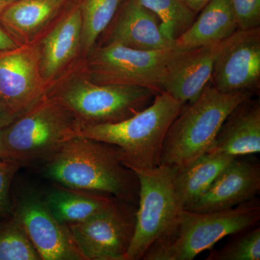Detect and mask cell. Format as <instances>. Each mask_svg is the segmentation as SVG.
Segmentation results:
<instances>
[{
  "instance_id": "cell-21",
  "label": "cell",
  "mask_w": 260,
  "mask_h": 260,
  "mask_svg": "<svg viewBox=\"0 0 260 260\" xmlns=\"http://www.w3.org/2000/svg\"><path fill=\"white\" fill-rule=\"evenodd\" d=\"M234 157L209 152L187 165L177 168L176 184L184 209L194 204Z\"/></svg>"
},
{
  "instance_id": "cell-27",
  "label": "cell",
  "mask_w": 260,
  "mask_h": 260,
  "mask_svg": "<svg viewBox=\"0 0 260 260\" xmlns=\"http://www.w3.org/2000/svg\"><path fill=\"white\" fill-rule=\"evenodd\" d=\"M239 30L260 27V0H230Z\"/></svg>"
},
{
  "instance_id": "cell-25",
  "label": "cell",
  "mask_w": 260,
  "mask_h": 260,
  "mask_svg": "<svg viewBox=\"0 0 260 260\" xmlns=\"http://www.w3.org/2000/svg\"><path fill=\"white\" fill-rule=\"evenodd\" d=\"M227 244L218 251H210L206 260H259L260 228H249L233 234Z\"/></svg>"
},
{
  "instance_id": "cell-31",
  "label": "cell",
  "mask_w": 260,
  "mask_h": 260,
  "mask_svg": "<svg viewBox=\"0 0 260 260\" xmlns=\"http://www.w3.org/2000/svg\"><path fill=\"white\" fill-rule=\"evenodd\" d=\"M18 1L19 0H0V15L4 13L5 10Z\"/></svg>"
},
{
  "instance_id": "cell-16",
  "label": "cell",
  "mask_w": 260,
  "mask_h": 260,
  "mask_svg": "<svg viewBox=\"0 0 260 260\" xmlns=\"http://www.w3.org/2000/svg\"><path fill=\"white\" fill-rule=\"evenodd\" d=\"M233 36L220 42L183 51L169 65L162 92L184 104L195 100L209 83L215 61Z\"/></svg>"
},
{
  "instance_id": "cell-10",
  "label": "cell",
  "mask_w": 260,
  "mask_h": 260,
  "mask_svg": "<svg viewBox=\"0 0 260 260\" xmlns=\"http://www.w3.org/2000/svg\"><path fill=\"white\" fill-rule=\"evenodd\" d=\"M14 217L43 260H85L66 225L51 213L44 194L26 189L12 194Z\"/></svg>"
},
{
  "instance_id": "cell-2",
  "label": "cell",
  "mask_w": 260,
  "mask_h": 260,
  "mask_svg": "<svg viewBox=\"0 0 260 260\" xmlns=\"http://www.w3.org/2000/svg\"><path fill=\"white\" fill-rule=\"evenodd\" d=\"M78 63L51 84L47 95L73 113L82 129L128 119L148 107L159 93L143 87L94 83Z\"/></svg>"
},
{
  "instance_id": "cell-23",
  "label": "cell",
  "mask_w": 260,
  "mask_h": 260,
  "mask_svg": "<svg viewBox=\"0 0 260 260\" xmlns=\"http://www.w3.org/2000/svg\"><path fill=\"white\" fill-rule=\"evenodd\" d=\"M138 1L158 17L162 34L173 42H175L191 26L198 14L182 0Z\"/></svg>"
},
{
  "instance_id": "cell-28",
  "label": "cell",
  "mask_w": 260,
  "mask_h": 260,
  "mask_svg": "<svg viewBox=\"0 0 260 260\" xmlns=\"http://www.w3.org/2000/svg\"><path fill=\"white\" fill-rule=\"evenodd\" d=\"M20 46L16 40L7 31L3 26H0V51L15 49Z\"/></svg>"
},
{
  "instance_id": "cell-12",
  "label": "cell",
  "mask_w": 260,
  "mask_h": 260,
  "mask_svg": "<svg viewBox=\"0 0 260 260\" xmlns=\"http://www.w3.org/2000/svg\"><path fill=\"white\" fill-rule=\"evenodd\" d=\"M210 83L223 93H259L260 27L234 34L215 61Z\"/></svg>"
},
{
  "instance_id": "cell-32",
  "label": "cell",
  "mask_w": 260,
  "mask_h": 260,
  "mask_svg": "<svg viewBox=\"0 0 260 260\" xmlns=\"http://www.w3.org/2000/svg\"><path fill=\"white\" fill-rule=\"evenodd\" d=\"M0 160H1V159H0Z\"/></svg>"
},
{
  "instance_id": "cell-4",
  "label": "cell",
  "mask_w": 260,
  "mask_h": 260,
  "mask_svg": "<svg viewBox=\"0 0 260 260\" xmlns=\"http://www.w3.org/2000/svg\"><path fill=\"white\" fill-rule=\"evenodd\" d=\"M251 92L223 93L210 82L192 102L182 108L169 129L162 145L160 164L179 168L208 153L224 121Z\"/></svg>"
},
{
  "instance_id": "cell-15",
  "label": "cell",
  "mask_w": 260,
  "mask_h": 260,
  "mask_svg": "<svg viewBox=\"0 0 260 260\" xmlns=\"http://www.w3.org/2000/svg\"><path fill=\"white\" fill-rule=\"evenodd\" d=\"M260 190V164L255 158L237 157L219 174L208 190L186 210L230 209L255 198Z\"/></svg>"
},
{
  "instance_id": "cell-26",
  "label": "cell",
  "mask_w": 260,
  "mask_h": 260,
  "mask_svg": "<svg viewBox=\"0 0 260 260\" xmlns=\"http://www.w3.org/2000/svg\"><path fill=\"white\" fill-rule=\"evenodd\" d=\"M20 168L13 162L0 160V220L12 216V185Z\"/></svg>"
},
{
  "instance_id": "cell-9",
  "label": "cell",
  "mask_w": 260,
  "mask_h": 260,
  "mask_svg": "<svg viewBox=\"0 0 260 260\" xmlns=\"http://www.w3.org/2000/svg\"><path fill=\"white\" fill-rule=\"evenodd\" d=\"M136 212V205L116 199L93 216L67 227L85 260H125Z\"/></svg>"
},
{
  "instance_id": "cell-6",
  "label": "cell",
  "mask_w": 260,
  "mask_h": 260,
  "mask_svg": "<svg viewBox=\"0 0 260 260\" xmlns=\"http://www.w3.org/2000/svg\"><path fill=\"white\" fill-rule=\"evenodd\" d=\"M260 220V201L253 198L246 203L219 211L182 210L174 235L153 243L143 260H191L228 236L256 226Z\"/></svg>"
},
{
  "instance_id": "cell-17",
  "label": "cell",
  "mask_w": 260,
  "mask_h": 260,
  "mask_svg": "<svg viewBox=\"0 0 260 260\" xmlns=\"http://www.w3.org/2000/svg\"><path fill=\"white\" fill-rule=\"evenodd\" d=\"M80 0H19L0 15V24L20 45L36 44Z\"/></svg>"
},
{
  "instance_id": "cell-3",
  "label": "cell",
  "mask_w": 260,
  "mask_h": 260,
  "mask_svg": "<svg viewBox=\"0 0 260 260\" xmlns=\"http://www.w3.org/2000/svg\"><path fill=\"white\" fill-rule=\"evenodd\" d=\"M81 130L73 113L46 95L0 129V159L20 167L44 162Z\"/></svg>"
},
{
  "instance_id": "cell-18",
  "label": "cell",
  "mask_w": 260,
  "mask_h": 260,
  "mask_svg": "<svg viewBox=\"0 0 260 260\" xmlns=\"http://www.w3.org/2000/svg\"><path fill=\"white\" fill-rule=\"evenodd\" d=\"M209 152L225 154L234 158L259 153V99L251 98L232 111L222 124Z\"/></svg>"
},
{
  "instance_id": "cell-5",
  "label": "cell",
  "mask_w": 260,
  "mask_h": 260,
  "mask_svg": "<svg viewBox=\"0 0 260 260\" xmlns=\"http://www.w3.org/2000/svg\"><path fill=\"white\" fill-rule=\"evenodd\" d=\"M185 104L162 92L134 116L114 124L87 126L80 135L118 147L128 168L157 167L168 129Z\"/></svg>"
},
{
  "instance_id": "cell-7",
  "label": "cell",
  "mask_w": 260,
  "mask_h": 260,
  "mask_svg": "<svg viewBox=\"0 0 260 260\" xmlns=\"http://www.w3.org/2000/svg\"><path fill=\"white\" fill-rule=\"evenodd\" d=\"M129 169L138 176L140 190L134 237L125 260H139L153 243L174 235L184 208L176 184L177 167L160 164Z\"/></svg>"
},
{
  "instance_id": "cell-22",
  "label": "cell",
  "mask_w": 260,
  "mask_h": 260,
  "mask_svg": "<svg viewBox=\"0 0 260 260\" xmlns=\"http://www.w3.org/2000/svg\"><path fill=\"white\" fill-rule=\"evenodd\" d=\"M126 0H80L81 56L86 57L96 45L121 5Z\"/></svg>"
},
{
  "instance_id": "cell-20",
  "label": "cell",
  "mask_w": 260,
  "mask_h": 260,
  "mask_svg": "<svg viewBox=\"0 0 260 260\" xmlns=\"http://www.w3.org/2000/svg\"><path fill=\"white\" fill-rule=\"evenodd\" d=\"M44 198L56 220L66 226L93 216L116 200L110 195L63 186L48 191L44 194Z\"/></svg>"
},
{
  "instance_id": "cell-19",
  "label": "cell",
  "mask_w": 260,
  "mask_h": 260,
  "mask_svg": "<svg viewBox=\"0 0 260 260\" xmlns=\"http://www.w3.org/2000/svg\"><path fill=\"white\" fill-rule=\"evenodd\" d=\"M238 30L230 0H210L175 42L181 49H194L225 40Z\"/></svg>"
},
{
  "instance_id": "cell-13",
  "label": "cell",
  "mask_w": 260,
  "mask_h": 260,
  "mask_svg": "<svg viewBox=\"0 0 260 260\" xmlns=\"http://www.w3.org/2000/svg\"><path fill=\"white\" fill-rule=\"evenodd\" d=\"M119 44L130 49L155 51L176 47L160 30V20L138 0H126L102 32L95 46Z\"/></svg>"
},
{
  "instance_id": "cell-24",
  "label": "cell",
  "mask_w": 260,
  "mask_h": 260,
  "mask_svg": "<svg viewBox=\"0 0 260 260\" xmlns=\"http://www.w3.org/2000/svg\"><path fill=\"white\" fill-rule=\"evenodd\" d=\"M0 260H42L23 227L13 216L0 220Z\"/></svg>"
},
{
  "instance_id": "cell-14",
  "label": "cell",
  "mask_w": 260,
  "mask_h": 260,
  "mask_svg": "<svg viewBox=\"0 0 260 260\" xmlns=\"http://www.w3.org/2000/svg\"><path fill=\"white\" fill-rule=\"evenodd\" d=\"M80 0L37 43L41 75L47 88L83 59Z\"/></svg>"
},
{
  "instance_id": "cell-8",
  "label": "cell",
  "mask_w": 260,
  "mask_h": 260,
  "mask_svg": "<svg viewBox=\"0 0 260 260\" xmlns=\"http://www.w3.org/2000/svg\"><path fill=\"white\" fill-rule=\"evenodd\" d=\"M185 49L176 46L142 51L115 44L95 46L78 65L94 83L143 87L162 93L169 65Z\"/></svg>"
},
{
  "instance_id": "cell-30",
  "label": "cell",
  "mask_w": 260,
  "mask_h": 260,
  "mask_svg": "<svg viewBox=\"0 0 260 260\" xmlns=\"http://www.w3.org/2000/svg\"><path fill=\"white\" fill-rule=\"evenodd\" d=\"M194 13H200V10L208 4L210 0H182Z\"/></svg>"
},
{
  "instance_id": "cell-11",
  "label": "cell",
  "mask_w": 260,
  "mask_h": 260,
  "mask_svg": "<svg viewBox=\"0 0 260 260\" xmlns=\"http://www.w3.org/2000/svg\"><path fill=\"white\" fill-rule=\"evenodd\" d=\"M47 95L36 44L0 51V101L17 116Z\"/></svg>"
},
{
  "instance_id": "cell-29",
  "label": "cell",
  "mask_w": 260,
  "mask_h": 260,
  "mask_svg": "<svg viewBox=\"0 0 260 260\" xmlns=\"http://www.w3.org/2000/svg\"><path fill=\"white\" fill-rule=\"evenodd\" d=\"M18 117L0 101V129L8 126Z\"/></svg>"
},
{
  "instance_id": "cell-1",
  "label": "cell",
  "mask_w": 260,
  "mask_h": 260,
  "mask_svg": "<svg viewBox=\"0 0 260 260\" xmlns=\"http://www.w3.org/2000/svg\"><path fill=\"white\" fill-rule=\"evenodd\" d=\"M44 164L45 177L69 189L102 193L138 205L139 180L115 145L78 136Z\"/></svg>"
}]
</instances>
